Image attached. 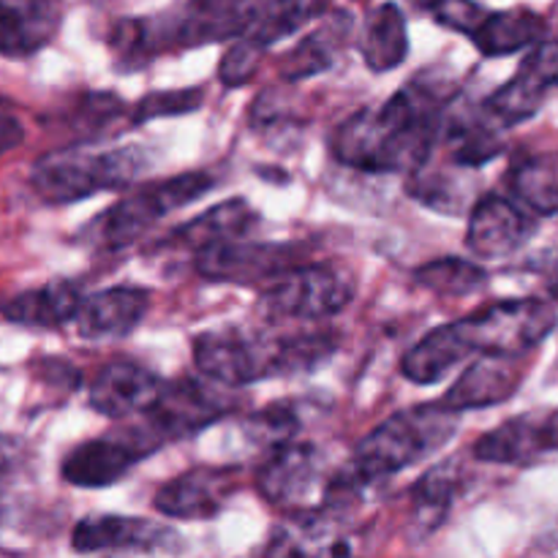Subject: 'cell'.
Returning <instances> with one entry per match:
<instances>
[{
    "label": "cell",
    "instance_id": "obj_25",
    "mask_svg": "<svg viewBox=\"0 0 558 558\" xmlns=\"http://www.w3.org/2000/svg\"><path fill=\"white\" fill-rule=\"evenodd\" d=\"M360 54L376 74L403 65L409 54V27L396 3H381L371 11L360 36Z\"/></svg>",
    "mask_w": 558,
    "mask_h": 558
},
{
    "label": "cell",
    "instance_id": "obj_45",
    "mask_svg": "<svg viewBox=\"0 0 558 558\" xmlns=\"http://www.w3.org/2000/svg\"><path fill=\"white\" fill-rule=\"evenodd\" d=\"M550 430H554V447H558V423L556 420H550Z\"/></svg>",
    "mask_w": 558,
    "mask_h": 558
},
{
    "label": "cell",
    "instance_id": "obj_4",
    "mask_svg": "<svg viewBox=\"0 0 558 558\" xmlns=\"http://www.w3.org/2000/svg\"><path fill=\"white\" fill-rule=\"evenodd\" d=\"M210 172H183L158 183L142 185L123 199L114 202L107 213L93 218L85 227V240L96 248L120 251L145 238L169 213L202 199L213 189Z\"/></svg>",
    "mask_w": 558,
    "mask_h": 558
},
{
    "label": "cell",
    "instance_id": "obj_12",
    "mask_svg": "<svg viewBox=\"0 0 558 558\" xmlns=\"http://www.w3.org/2000/svg\"><path fill=\"white\" fill-rule=\"evenodd\" d=\"M76 554H180L183 543L174 529L136 515H93L71 532Z\"/></svg>",
    "mask_w": 558,
    "mask_h": 558
},
{
    "label": "cell",
    "instance_id": "obj_28",
    "mask_svg": "<svg viewBox=\"0 0 558 558\" xmlns=\"http://www.w3.org/2000/svg\"><path fill=\"white\" fill-rule=\"evenodd\" d=\"M327 9H330V0H262L254 11V20L240 36L254 38L259 47L270 49L281 38L325 16Z\"/></svg>",
    "mask_w": 558,
    "mask_h": 558
},
{
    "label": "cell",
    "instance_id": "obj_20",
    "mask_svg": "<svg viewBox=\"0 0 558 558\" xmlns=\"http://www.w3.org/2000/svg\"><path fill=\"white\" fill-rule=\"evenodd\" d=\"M521 374L515 368V357H496V354H480L477 363L469 365L456 385L445 392L441 403L452 412L466 409H488L505 403L515 396Z\"/></svg>",
    "mask_w": 558,
    "mask_h": 558
},
{
    "label": "cell",
    "instance_id": "obj_3",
    "mask_svg": "<svg viewBox=\"0 0 558 558\" xmlns=\"http://www.w3.org/2000/svg\"><path fill=\"white\" fill-rule=\"evenodd\" d=\"M458 430V412L445 403H417L390 414L357 445L352 469L374 483H385L403 469L425 461L447 445Z\"/></svg>",
    "mask_w": 558,
    "mask_h": 558
},
{
    "label": "cell",
    "instance_id": "obj_43",
    "mask_svg": "<svg viewBox=\"0 0 558 558\" xmlns=\"http://www.w3.org/2000/svg\"><path fill=\"white\" fill-rule=\"evenodd\" d=\"M545 281H548V292L558 300V251L545 259Z\"/></svg>",
    "mask_w": 558,
    "mask_h": 558
},
{
    "label": "cell",
    "instance_id": "obj_39",
    "mask_svg": "<svg viewBox=\"0 0 558 558\" xmlns=\"http://www.w3.org/2000/svg\"><path fill=\"white\" fill-rule=\"evenodd\" d=\"M430 11H434V20L439 25L458 33H466V36H472L480 22L485 20V14H488L477 0H436V5Z\"/></svg>",
    "mask_w": 558,
    "mask_h": 558
},
{
    "label": "cell",
    "instance_id": "obj_40",
    "mask_svg": "<svg viewBox=\"0 0 558 558\" xmlns=\"http://www.w3.org/2000/svg\"><path fill=\"white\" fill-rule=\"evenodd\" d=\"M521 69L526 71V74H532L539 85L556 87L558 85V38L539 41L537 47L529 52V58L523 60Z\"/></svg>",
    "mask_w": 558,
    "mask_h": 558
},
{
    "label": "cell",
    "instance_id": "obj_2",
    "mask_svg": "<svg viewBox=\"0 0 558 558\" xmlns=\"http://www.w3.org/2000/svg\"><path fill=\"white\" fill-rule=\"evenodd\" d=\"M145 147H90L87 142L54 147L36 158L31 189L47 205H74L104 191H123L147 169Z\"/></svg>",
    "mask_w": 558,
    "mask_h": 558
},
{
    "label": "cell",
    "instance_id": "obj_42",
    "mask_svg": "<svg viewBox=\"0 0 558 558\" xmlns=\"http://www.w3.org/2000/svg\"><path fill=\"white\" fill-rule=\"evenodd\" d=\"M16 458H20V445L11 436L0 434V474L9 472L16 463Z\"/></svg>",
    "mask_w": 558,
    "mask_h": 558
},
{
    "label": "cell",
    "instance_id": "obj_13",
    "mask_svg": "<svg viewBox=\"0 0 558 558\" xmlns=\"http://www.w3.org/2000/svg\"><path fill=\"white\" fill-rule=\"evenodd\" d=\"M240 483L238 466H199L178 474L161 485L156 494V507L161 515L180 518V521H210L216 518Z\"/></svg>",
    "mask_w": 558,
    "mask_h": 558
},
{
    "label": "cell",
    "instance_id": "obj_7",
    "mask_svg": "<svg viewBox=\"0 0 558 558\" xmlns=\"http://www.w3.org/2000/svg\"><path fill=\"white\" fill-rule=\"evenodd\" d=\"M234 409L232 392L213 379H196V376H183V379L163 381L156 401L147 407L145 425L167 445V441L189 439V436L202 434L213 423L227 417Z\"/></svg>",
    "mask_w": 558,
    "mask_h": 558
},
{
    "label": "cell",
    "instance_id": "obj_5",
    "mask_svg": "<svg viewBox=\"0 0 558 558\" xmlns=\"http://www.w3.org/2000/svg\"><path fill=\"white\" fill-rule=\"evenodd\" d=\"M450 325L466 357L496 354V357L518 360L539 347L543 338L554 330L556 311L539 298L501 300Z\"/></svg>",
    "mask_w": 558,
    "mask_h": 558
},
{
    "label": "cell",
    "instance_id": "obj_6",
    "mask_svg": "<svg viewBox=\"0 0 558 558\" xmlns=\"http://www.w3.org/2000/svg\"><path fill=\"white\" fill-rule=\"evenodd\" d=\"M357 292L352 272L332 262H298L272 278L262 292V311L270 319H330Z\"/></svg>",
    "mask_w": 558,
    "mask_h": 558
},
{
    "label": "cell",
    "instance_id": "obj_36",
    "mask_svg": "<svg viewBox=\"0 0 558 558\" xmlns=\"http://www.w3.org/2000/svg\"><path fill=\"white\" fill-rule=\"evenodd\" d=\"M300 428H303V403L300 401H276L262 412L251 414L245 423V434L262 447H278L283 441L298 439Z\"/></svg>",
    "mask_w": 558,
    "mask_h": 558
},
{
    "label": "cell",
    "instance_id": "obj_27",
    "mask_svg": "<svg viewBox=\"0 0 558 558\" xmlns=\"http://www.w3.org/2000/svg\"><path fill=\"white\" fill-rule=\"evenodd\" d=\"M458 490H461V483H458V472L452 469V463H439L414 483L412 510H409L412 515L409 532L414 534V539L428 537L447 521Z\"/></svg>",
    "mask_w": 558,
    "mask_h": 558
},
{
    "label": "cell",
    "instance_id": "obj_14",
    "mask_svg": "<svg viewBox=\"0 0 558 558\" xmlns=\"http://www.w3.org/2000/svg\"><path fill=\"white\" fill-rule=\"evenodd\" d=\"M532 234L534 221L526 210L507 196L488 194L469 213L466 248L477 259H505L521 251Z\"/></svg>",
    "mask_w": 558,
    "mask_h": 558
},
{
    "label": "cell",
    "instance_id": "obj_23",
    "mask_svg": "<svg viewBox=\"0 0 558 558\" xmlns=\"http://www.w3.org/2000/svg\"><path fill=\"white\" fill-rule=\"evenodd\" d=\"M349 36H352V16L347 11L325 14L319 27H314L292 52L283 54L281 76L287 82H300L332 69L341 49H347Z\"/></svg>",
    "mask_w": 558,
    "mask_h": 558
},
{
    "label": "cell",
    "instance_id": "obj_1",
    "mask_svg": "<svg viewBox=\"0 0 558 558\" xmlns=\"http://www.w3.org/2000/svg\"><path fill=\"white\" fill-rule=\"evenodd\" d=\"M452 107V85L436 71H420L379 107L357 109L338 125L332 156L360 172H414L439 142L441 120Z\"/></svg>",
    "mask_w": 558,
    "mask_h": 558
},
{
    "label": "cell",
    "instance_id": "obj_21",
    "mask_svg": "<svg viewBox=\"0 0 558 558\" xmlns=\"http://www.w3.org/2000/svg\"><path fill=\"white\" fill-rule=\"evenodd\" d=\"M550 447H554L550 420L523 414V417L507 420V423H501L496 430L480 436L472 447V456L483 463L512 466V463L532 461V458L550 450Z\"/></svg>",
    "mask_w": 558,
    "mask_h": 558
},
{
    "label": "cell",
    "instance_id": "obj_44",
    "mask_svg": "<svg viewBox=\"0 0 558 558\" xmlns=\"http://www.w3.org/2000/svg\"><path fill=\"white\" fill-rule=\"evenodd\" d=\"M409 3H412V5H417V9H434V5H436V0H409Z\"/></svg>",
    "mask_w": 558,
    "mask_h": 558
},
{
    "label": "cell",
    "instance_id": "obj_31",
    "mask_svg": "<svg viewBox=\"0 0 558 558\" xmlns=\"http://www.w3.org/2000/svg\"><path fill=\"white\" fill-rule=\"evenodd\" d=\"M458 169L463 167L452 163V169H441L428 167V161H425L423 167L409 172L412 178L407 183V194L412 199H417L420 205L430 207V210L458 216V213H463V207L469 202V183L461 178Z\"/></svg>",
    "mask_w": 558,
    "mask_h": 558
},
{
    "label": "cell",
    "instance_id": "obj_38",
    "mask_svg": "<svg viewBox=\"0 0 558 558\" xmlns=\"http://www.w3.org/2000/svg\"><path fill=\"white\" fill-rule=\"evenodd\" d=\"M265 47L254 41L248 36H238L227 47V52L221 54V63H218V82L223 87H243L259 71L262 60H265Z\"/></svg>",
    "mask_w": 558,
    "mask_h": 558
},
{
    "label": "cell",
    "instance_id": "obj_32",
    "mask_svg": "<svg viewBox=\"0 0 558 558\" xmlns=\"http://www.w3.org/2000/svg\"><path fill=\"white\" fill-rule=\"evenodd\" d=\"M512 194L539 216H554L558 213V156L545 153V156L526 158L518 163L510 174Z\"/></svg>",
    "mask_w": 558,
    "mask_h": 558
},
{
    "label": "cell",
    "instance_id": "obj_35",
    "mask_svg": "<svg viewBox=\"0 0 558 558\" xmlns=\"http://www.w3.org/2000/svg\"><path fill=\"white\" fill-rule=\"evenodd\" d=\"M545 93H548V87L539 85L523 69H518V74L507 85H501L499 90L485 98L483 109L499 125H515L539 112V107L545 101Z\"/></svg>",
    "mask_w": 558,
    "mask_h": 558
},
{
    "label": "cell",
    "instance_id": "obj_17",
    "mask_svg": "<svg viewBox=\"0 0 558 558\" xmlns=\"http://www.w3.org/2000/svg\"><path fill=\"white\" fill-rule=\"evenodd\" d=\"M259 0H189L183 14L169 25V44L205 47L213 41L238 38L254 20Z\"/></svg>",
    "mask_w": 558,
    "mask_h": 558
},
{
    "label": "cell",
    "instance_id": "obj_34",
    "mask_svg": "<svg viewBox=\"0 0 558 558\" xmlns=\"http://www.w3.org/2000/svg\"><path fill=\"white\" fill-rule=\"evenodd\" d=\"M414 281L436 298H466L488 283V272L461 256H445L414 270Z\"/></svg>",
    "mask_w": 558,
    "mask_h": 558
},
{
    "label": "cell",
    "instance_id": "obj_29",
    "mask_svg": "<svg viewBox=\"0 0 558 558\" xmlns=\"http://www.w3.org/2000/svg\"><path fill=\"white\" fill-rule=\"evenodd\" d=\"M466 360V352L458 343L452 325L434 327L430 332H425L407 354H403L401 374L407 376L414 385H436V381L445 379L456 365H461Z\"/></svg>",
    "mask_w": 558,
    "mask_h": 558
},
{
    "label": "cell",
    "instance_id": "obj_26",
    "mask_svg": "<svg viewBox=\"0 0 558 558\" xmlns=\"http://www.w3.org/2000/svg\"><path fill=\"white\" fill-rule=\"evenodd\" d=\"M545 31H548V25L539 14L529 9H510L485 14V20L469 38L485 58H501V54H512L518 49L537 44L545 36Z\"/></svg>",
    "mask_w": 558,
    "mask_h": 558
},
{
    "label": "cell",
    "instance_id": "obj_24",
    "mask_svg": "<svg viewBox=\"0 0 558 558\" xmlns=\"http://www.w3.org/2000/svg\"><path fill=\"white\" fill-rule=\"evenodd\" d=\"M439 140H445L450 161L463 169H480L505 150L499 123L490 120L485 109H480V114H450V109H447Z\"/></svg>",
    "mask_w": 558,
    "mask_h": 558
},
{
    "label": "cell",
    "instance_id": "obj_33",
    "mask_svg": "<svg viewBox=\"0 0 558 558\" xmlns=\"http://www.w3.org/2000/svg\"><path fill=\"white\" fill-rule=\"evenodd\" d=\"M338 352V332L316 330L303 336L278 338L272 352V376L311 374Z\"/></svg>",
    "mask_w": 558,
    "mask_h": 558
},
{
    "label": "cell",
    "instance_id": "obj_10",
    "mask_svg": "<svg viewBox=\"0 0 558 558\" xmlns=\"http://www.w3.org/2000/svg\"><path fill=\"white\" fill-rule=\"evenodd\" d=\"M276 341H262L251 332L223 327L194 338V363L202 376L223 387H245L272 376Z\"/></svg>",
    "mask_w": 558,
    "mask_h": 558
},
{
    "label": "cell",
    "instance_id": "obj_37",
    "mask_svg": "<svg viewBox=\"0 0 558 558\" xmlns=\"http://www.w3.org/2000/svg\"><path fill=\"white\" fill-rule=\"evenodd\" d=\"M205 101V90L202 87H178V90H156L147 93L145 98L136 101L131 109V125H145L158 118H178V114H189L202 107Z\"/></svg>",
    "mask_w": 558,
    "mask_h": 558
},
{
    "label": "cell",
    "instance_id": "obj_22",
    "mask_svg": "<svg viewBox=\"0 0 558 558\" xmlns=\"http://www.w3.org/2000/svg\"><path fill=\"white\" fill-rule=\"evenodd\" d=\"M256 223H259V213L254 210L251 202L227 199L218 202L216 207L205 210L202 216L180 223L172 232V238H169V243L199 254V251L210 248V245L248 238V234L254 232Z\"/></svg>",
    "mask_w": 558,
    "mask_h": 558
},
{
    "label": "cell",
    "instance_id": "obj_11",
    "mask_svg": "<svg viewBox=\"0 0 558 558\" xmlns=\"http://www.w3.org/2000/svg\"><path fill=\"white\" fill-rule=\"evenodd\" d=\"M262 499L287 512L314 507L311 496L322 488V452L308 441H283L270 447V456L256 472Z\"/></svg>",
    "mask_w": 558,
    "mask_h": 558
},
{
    "label": "cell",
    "instance_id": "obj_8",
    "mask_svg": "<svg viewBox=\"0 0 558 558\" xmlns=\"http://www.w3.org/2000/svg\"><path fill=\"white\" fill-rule=\"evenodd\" d=\"M161 447L163 441L145 423L112 430L71 447L60 461V477L74 488H109Z\"/></svg>",
    "mask_w": 558,
    "mask_h": 558
},
{
    "label": "cell",
    "instance_id": "obj_15",
    "mask_svg": "<svg viewBox=\"0 0 558 558\" xmlns=\"http://www.w3.org/2000/svg\"><path fill=\"white\" fill-rule=\"evenodd\" d=\"M161 387L163 381L145 365L134 360H114L98 371L87 398H90L93 412L109 420H125L145 414Z\"/></svg>",
    "mask_w": 558,
    "mask_h": 558
},
{
    "label": "cell",
    "instance_id": "obj_30",
    "mask_svg": "<svg viewBox=\"0 0 558 558\" xmlns=\"http://www.w3.org/2000/svg\"><path fill=\"white\" fill-rule=\"evenodd\" d=\"M169 44V27L163 20H123L109 33V49L120 71L145 69Z\"/></svg>",
    "mask_w": 558,
    "mask_h": 558
},
{
    "label": "cell",
    "instance_id": "obj_16",
    "mask_svg": "<svg viewBox=\"0 0 558 558\" xmlns=\"http://www.w3.org/2000/svg\"><path fill=\"white\" fill-rule=\"evenodd\" d=\"M150 292L142 287H109L82 300L76 330L85 341H120L145 322Z\"/></svg>",
    "mask_w": 558,
    "mask_h": 558
},
{
    "label": "cell",
    "instance_id": "obj_18",
    "mask_svg": "<svg viewBox=\"0 0 558 558\" xmlns=\"http://www.w3.org/2000/svg\"><path fill=\"white\" fill-rule=\"evenodd\" d=\"M60 22V0H0V54L31 58L52 41Z\"/></svg>",
    "mask_w": 558,
    "mask_h": 558
},
{
    "label": "cell",
    "instance_id": "obj_41",
    "mask_svg": "<svg viewBox=\"0 0 558 558\" xmlns=\"http://www.w3.org/2000/svg\"><path fill=\"white\" fill-rule=\"evenodd\" d=\"M22 140H25V125H22L20 114L14 112L9 101L0 98V156L20 147Z\"/></svg>",
    "mask_w": 558,
    "mask_h": 558
},
{
    "label": "cell",
    "instance_id": "obj_19",
    "mask_svg": "<svg viewBox=\"0 0 558 558\" xmlns=\"http://www.w3.org/2000/svg\"><path fill=\"white\" fill-rule=\"evenodd\" d=\"M82 300H85V292H82L80 281L58 278V281L44 283V287L14 294V298L0 305V314L11 325L54 330V327H63L76 319Z\"/></svg>",
    "mask_w": 558,
    "mask_h": 558
},
{
    "label": "cell",
    "instance_id": "obj_9",
    "mask_svg": "<svg viewBox=\"0 0 558 558\" xmlns=\"http://www.w3.org/2000/svg\"><path fill=\"white\" fill-rule=\"evenodd\" d=\"M300 243H256L240 238L210 245L196 254V272L213 283H234L254 287L259 281H272L283 270L303 262Z\"/></svg>",
    "mask_w": 558,
    "mask_h": 558
}]
</instances>
